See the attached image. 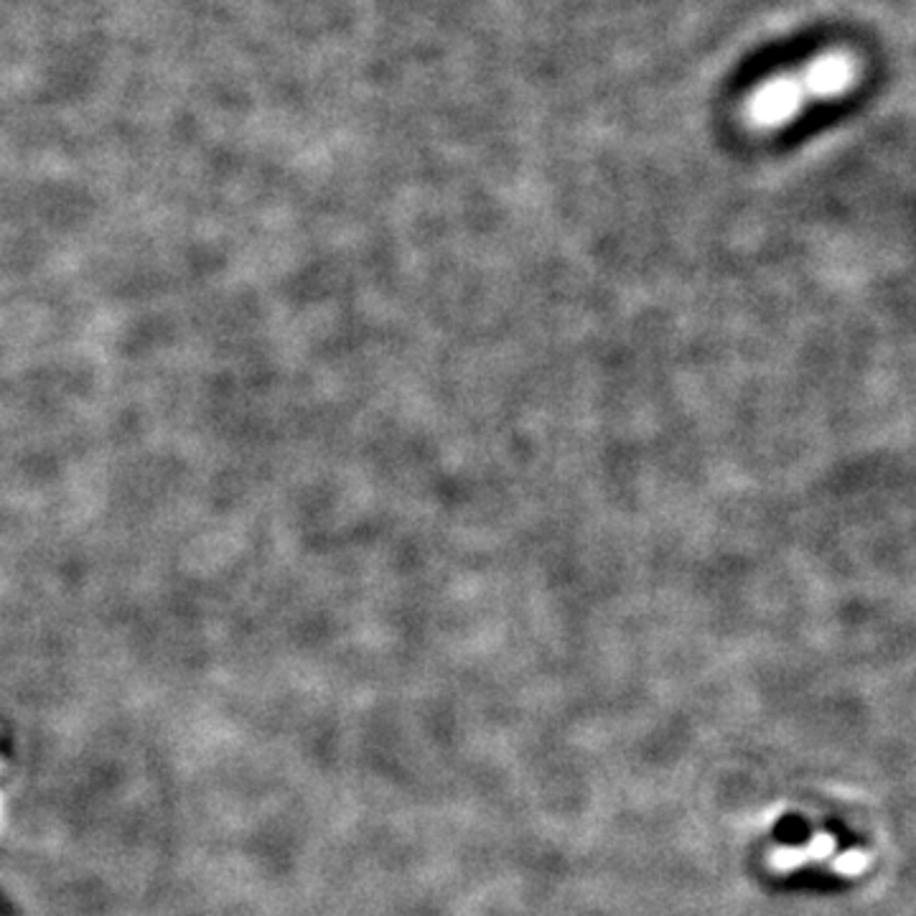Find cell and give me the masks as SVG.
<instances>
[{
	"label": "cell",
	"instance_id": "6da1fadb",
	"mask_svg": "<svg viewBox=\"0 0 916 916\" xmlns=\"http://www.w3.org/2000/svg\"><path fill=\"white\" fill-rule=\"evenodd\" d=\"M856 79V65L850 55H825L799 75H785L769 79L746 102V118L756 128H774L787 122L802 110L809 97L843 95Z\"/></svg>",
	"mask_w": 916,
	"mask_h": 916
}]
</instances>
